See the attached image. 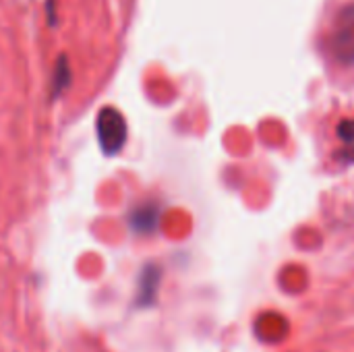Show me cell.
Listing matches in <instances>:
<instances>
[{"label":"cell","mask_w":354,"mask_h":352,"mask_svg":"<svg viewBox=\"0 0 354 352\" xmlns=\"http://www.w3.org/2000/svg\"><path fill=\"white\" fill-rule=\"evenodd\" d=\"M162 282V268L156 263H147L137 280V295H135V307H151L156 303L158 290Z\"/></svg>","instance_id":"cell-3"},{"label":"cell","mask_w":354,"mask_h":352,"mask_svg":"<svg viewBox=\"0 0 354 352\" xmlns=\"http://www.w3.org/2000/svg\"><path fill=\"white\" fill-rule=\"evenodd\" d=\"M330 52L340 64L354 66V6L344 8L338 17V25L330 37Z\"/></svg>","instance_id":"cell-2"},{"label":"cell","mask_w":354,"mask_h":352,"mask_svg":"<svg viewBox=\"0 0 354 352\" xmlns=\"http://www.w3.org/2000/svg\"><path fill=\"white\" fill-rule=\"evenodd\" d=\"M71 81H73V71H71L68 56L60 54L56 58V64H54V71H52V79H50V100L52 102L58 100L71 87Z\"/></svg>","instance_id":"cell-5"},{"label":"cell","mask_w":354,"mask_h":352,"mask_svg":"<svg viewBox=\"0 0 354 352\" xmlns=\"http://www.w3.org/2000/svg\"><path fill=\"white\" fill-rule=\"evenodd\" d=\"M162 218V207L158 203H141L129 212V228L135 234H151Z\"/></svg>","instance_id":"cell-4"},{"label":"cell","mask_w":354,"mask_h":352,"mask_svg":"<svg viewBox=\"0 0 354 352\" xmlns=\"http://www.w3.org/2000/svg\"><path fill=\"white\" fill-rule=\"evenodd\" d=\"M95 133L97 145L104 151V156H118L129 139V127L122 112L112 106H104L95 116Z\"/></svg>","instance_id":"cell-1"},{"label":"cell","mask_w":354,"mask_h":352,"mask_svg":"<svg viewBox=\"0 0 354 352\" xmlns=\"http://www.w3.org/2000/svg\"><path fill=\"white\" fill-rule=\"evenodd\" d=\"M46 19H48V25H56V0H46Z\"/></svg>","instance_id":"cell-7"},{"label":"cell","mask_w":354,"mask_h":352,"mask_svg":"<svg viewBox=\"0 0 354 352\" xmlns=\"http://www.w3.org/2000/svg\"><path fill=\"white\" fill-rule=\"evenodd\" d=\"M336 133H338V139H340L342 143H346V145H354V120L353 118H344V120H340V124H338Z\"/></svg>","instance_id":"cell-6"}]
</instances>
